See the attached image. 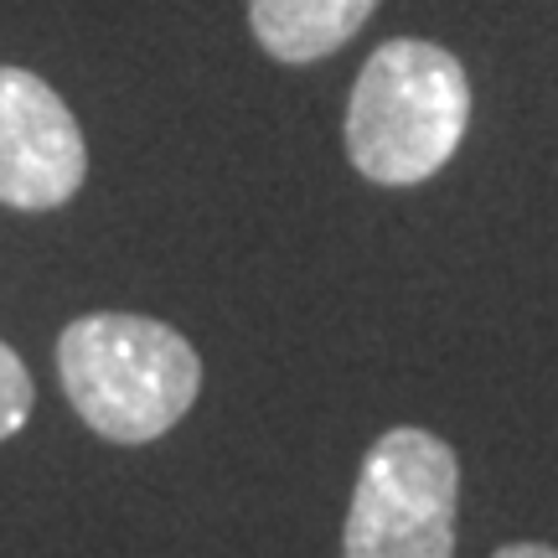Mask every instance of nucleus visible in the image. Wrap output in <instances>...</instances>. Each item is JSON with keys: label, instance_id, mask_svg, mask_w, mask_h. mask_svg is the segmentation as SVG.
Segmentation results:
<instances>
[{"label": "nucleus", "instance_id": "obj_5", "mask_svg": "<svg viewBox=\"0 0 558 558\" xmlns=\"http://www.w3.org/2000/svg\"><path fill=\"white\" fill-rule=\"evenodd\" d=\"M378 0H248V26L269 58L320 62L362 32Z\"/></svg>", "mask_w": 558, "mask_h": 558}, {"label": "nucleus", "instance_id": "obj_3", "mask_svg": "<svg viewBox=\"0 0 558 558\" xmlns=\"http://www.w3.org/2000/svg\"><path fill=\"white\" fill-rule=\"evenodd\" d=\"M460 460L429 429L399 424L362 456L341 554L347 558H456Z\"/></svg>", "mask_w": 558, "mask_h": 558}, {"label": "nucleus", "instance_id": "obj_1", "mask_svg": "<svg viewBox=\"0 0 558 558\" xmlns=\"http://www.w3.org/2000/svg\"><path fill=\"white\" fill-rule=\"evenodd\" d=\"M58 378L94 435L150 445L197 403L202 357L166 320L99 311L78 316L58 337Z\"/></svg>", "mask_w": 558, "mask_h": 558}, {"label": "nucleus", "instance_id": "obj_4", "mask_svg": "<svg viewBox=\"0 0 558 558\" xmlns=\"http://www.w3.org/2000/svg\"><path fill=\"white\" fill-rule=\"evenodd\" d=\"M88 145L58 88L26 68H0V202L52 213L78 197Z\"/></svg>", "mask_w": 558, "mask_h": 558}, {"label": "nucleus", "instance_id": "obj_7", "mask_svg": "<svg viewBox=\"0 0 558 558\" xmlns=\"http://www.w3.org/2000/svg\"><path fill=\"white\" fill-rule=\"evenodd\" d=\"M492 558H558V548H548V543H507Z\"/></svg>", "mask_w": 558, "mask_h": 558}, {"label": "nucleus", "instance_id": "obj_2", "mask_svg": "<svg viewBox=\"0 0 558 558\" xmlns=\"http://www.w3.org/2000/svg\"><path fill=\"white\" fill-rule=\"evenodd\" d=\"M471 78L435 41H383L347 99V156L378 186H418L460 150Z\"/></svg>", "mask_w": 558, "mask_h": 558}, {"label": "nucleus", "instance_id": "obj_6", "mask_svg": "<svg viewBox=\"0 0 558 558\" xmlns=\"http://www.w3.org/2000/svg\"><path fill=\"white\" fill-rule=\"evenodd\" d=\"M32 403H37V388H32L26 362L0 341V439L21 435V424L32 418Z\"/></svg>", "mask_w": 558, "mask_h": 558}]
</instances>
